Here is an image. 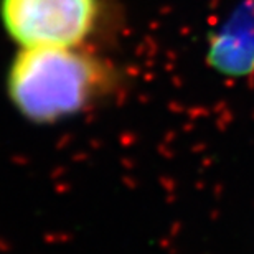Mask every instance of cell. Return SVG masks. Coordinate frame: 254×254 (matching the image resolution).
Masks as SVG:
<instances>
[{"label":"cell","instance_id":"cell-1","mask_svg":"<svg viewBox=\"0 0 254 254\" xmlns=\"http://www.w3.org/2000/svg\"><path fill=\"white\" fill-rule=\"evenodd\" d=\"M116 66L93 48H17L5 93L32 124H56L93 107L118 87Z\"/></svg>","mask_w":254,"mask_h":254},{"label":"cell","instance_id":"cell-2","mask_svg":"<svg viewBox=\"0 0 254 254\" xmlns=\"http://www.w3.org/2000/svg\"><path fill=\"white\" fill-rule=\"evenodd\" d=\"M107 0H0L17 48H91L107 25Z\"/></svg>","mask_w":254,"mask_h":254},{"label":"cell","instance_id":"cell-3","mask_svg":"<svg viewBox=\"0 0 254 254\" xmlns=\"http://www.w3.org/2000/svg\"><path fill=\"white\" fill-rule=\"evenodd\" d=\"M208 56L226 74H246L254 68V5H243L215 33Z\"/></svg>","mask_w":254,"mask_h":254}]
</instances>
